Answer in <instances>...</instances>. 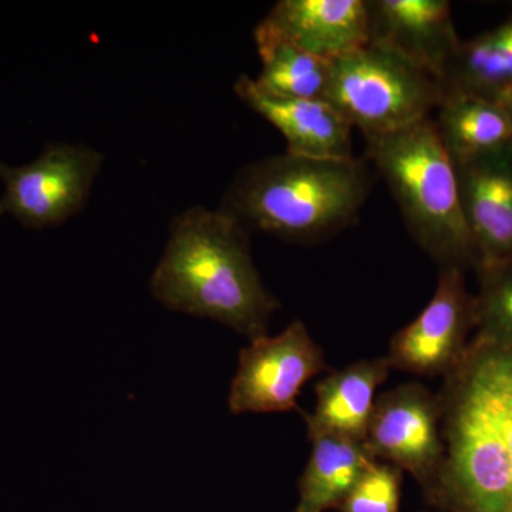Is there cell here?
I'll list each match as a JSON object with an SVG mask.
<instances>
[{
	"label": "cell",
	"mask_w": 512,
	"mask_h": 512,
	"mask_svg": "<svg viewBox=\"0 0 512 512\" xmlns=\"http://www.w3.org/2000/svg\"><path fill=\"white\" fill-rule=\"evenodd\" d=\"M151 292L171 311L217 320L251 340L266 336L279 308L256 271L247 229L202 207L171 222Z\"/></svg>",
	"instance_id": "1"
},
{
	"label": "cell",
	"mask_w": 512,
	"mask_h": 512,
	"mask_svg": "<svg viewBox=\"0 0 512 512\" xmlns=\"http://www.w3.org/2000/svg\"><path fill=\"white\" fill-rule=\"evenodd\" d=\"M437 396L444 463L430 503L441 512H512L494 343L474 336L463 360L444 377Z\"/></svg>",
	"instance_id": "2"
},
{
	"label": "cell",
	"mask_w": 512,
	"mask_h": 512,
	"mask_svg": "<svg viewBox=\"0 0 512 512\" xmlns=\"http://www.w3.org/2000/svg\"><path fill=\"white\" fill-rule=\"evenodd\" d=\"M369 188V171L356 158L320 160L286 151L244 168L220 210L245 229L318 241L355 224Z\"/></svg>",
	"instance_id": "3"
},
{
	"label": "cell",
	"mask_w": 512,
	"mask_h": 512,
	"mask_svg": "<svg viewBox=\"0 0 512 512\" xmlns=\"http://www.w3.org/2000/svg\"><path fill=\"white\" fill-rule=\"evenodd\" d=\"M367 157L389 185L410 234L441 269H477L456 165L433 119L369 138Z\"/></svg>",
	"instance_id": "4"
},
{
	"label": "cell",
	"mask_w": 512,
	"mask_h": 512,
	"mask_svg": "<svg viewBox=\"0 0 512 512\" xmlns=\"http://www.w3.org/2000/svg\"><path fill=\"white\" fill-rule=\"evenodd\" d=\"M443 99L437 77L372 43L332 60L326 101L366 140L429 119Z\"/></svg>",
	"instance_id": "5"
},
{
	"label": "cell",
	"mask_w": 512,
	"mask_h": 512,
	"mask_svg": "<svg viewBox=\"0 0 512 512\" xmlns=\"http://www.w3.org/2000/svg\"><path fill=\"white\" fill-rule=\"evenodd\" d=\"M101 167L99 151L64 143L47 144L37 160L22 167L0 163V208L23 227H57L83 210Z\"/></svg>",
	"instance_id": "6"
},
{
	"label": "cell",
	"mask_w": 512,
	"mask_h": 512,
	"mask_svg": "<svg viewBox=\"0 0 512 512\" xmlns=\"http://www.w3.org/2000/svg\"><path fill=\"white\" fill-rule=\"evenodd\" d=\"M365 446L375 460L412 474L429 500L444 463L439 396L409 382L377 397Z\"/></svg>",
	"instance_id": "7"
},
{
	"label": "cell",
	"mask_w": 512,
	"mask_h": 512,
	"mask_svg": "<svg viewBox=\"0 0 512 512\" xmlns=\"http://www.w3.org/2000/svg\"><path fill=\"white\" fill-rule=\"evenodd\" d=\"M326 369L325 353L299 320L274 336L251 340L239 353L229 390L232 414L298 409L302 387Z\"/></svg>",
	"instance_id": "8"
},
{
	"label": "cell",
	"mask_w": 512,
	"mask_h": 512,
	"mask_svg": "<svg viewBox=\"0 0 512 512\" xmlns=\"http://www.w3.org/2000/svg\"><path fill=\"white\" fill-rule=\"evenodd\" d=\"M473 329L474 295L468 292L464 272L441 269L429 305L393 336L387 359L402 372L446 377L466 355Z\"/></svg>",
	"instance_id": "9"
},
{
	"label": "cell",
	"mask_w": 512,
	"mask_h": 512,
	"mask_svg": "<svg viewBox=\"0 0 512 512\" xmlns=\"http://www.w3.org/2000/svg\"><path fill=\"white\" fill-rule=\"evenodd\" d=\"M256 46L286 43L322 59H338L369 42L363 0H281L254 32Z\"/></svg>",
	"instance_id": "10"
},
{
	"label": "cell",
	"mask_w": 512,
	"mask_h": 512,
	"mask_svg": "<svg viewBox=\"0 0 512 512\" xmlns=\"http://www.w3.org/2000/svg\"><path fill=\"white\" fill-rule=\"evenodd\" d=\"M369 42L383 47L443 82L461 39L447 0H372Z\"/></svg>",
	"instance_id": "11"
},
{
	"label": "cell",
	"mask_w": 512,
	"mask_h": 512,
	"mask_svg": "<svg viewBox=\"0 0 512 512\" xmlns=\"http://www.w3.org/2000/svg\"><path fill=\"white\" fill-rule=\"evenodd\" d=\"M454 165L476 272L512 261V144Z\"/></svg>",
	"instance_id": "12"
},
{
	"label": "cell",
	"mask_w": 512,
	"mask_h": 512,
	"mask_svg": "<svg viewBox=\"0 0 512 512\" xmlns=\"http://www.w3.org/2000/svg\"><path fill=\"white\" fill-rule=\"evenodd\" d=\"M235 93L284 136L288 153L320 160L355 158L353 127L328 101L269 96L248 76L239 77Z\"/></svg>",
	"instance_id": "13"
},
{
	"label": "cell",
	"mask_w": 512,
	"mask_h": 512,
	"mask_svg": "<svg viewBox=\"0 0 512 512\" xmlns=\"http://www.w3.org/2000/svg\"><path fill=\"white\" fill-rule=\"evenodd\" d=\"M387 356L359 360L316 383V404L305 413L308 434H333L365 443L376 392L390 375Z\"/></svg>",
	"instance_id": "14"
},
{
	"label": "cell",
	"mask_w": 512,
	"mask_h": 512,
	"mask_svg": "<svg viewBox=\"0 0 512 512\" xmlns=\"http://www.w3.org/2000/svg\"><path fill=\"white\" fill-rule=\"evenodd\" d=\"M308 437L311 456L299 478V503L293 512L338 510L353 485L377 460L362 441L333 434Z\"/></svg>",
	"instance_id": "15"
},
{
	"label": "cell",
	"mask_w": 512,
	"mask_h": 512,
	"mask_svg": "<svg viewBox=\"0 0 512 512\" xmlns=\"http://www.w3.org/2000/svg\"><path fill=\"white\" fill-rule=\"evenodd\" d=\"M436 111L437 133L454 164L512 144V117L503 101L451 93Z\"/></svg>",
	"instance_id": "16"
},
{
	"label": "cell",
	"mask_w": 512,
	"mask_h": 512,
	"mask_svg": "<svg viewBox=\"0 0 512 512\" xmlns=\"http://www.w3.org/2000/svg\"><path fill=\"white\" fill-rule=\"evenodd\" d=\"M441 84L444 96L464 93L501 101L512 89V16L474 39L461 40Z\"/></svg>",
	"instance_id": "17"
},
{
	"label": "cell",
	"mask_w": 512,
	"mask_h": 512,
	"mask_svg": "<svg viewBox=\"0 0 512 512\" xmlns=\"http://www.w3.org/2000/svg\"><path fill=\"white\" fill-rule=\"evenodd\" d=\"M258 47L262 69L255 86L269 96L292 100H325L332 62L286 43Z\"/></svg>",
	"instance_id": "18"
},
{
	"label": "cell",
	"mask_w": 512,
	"mask_h": 512,
	"mask_svg": "<svg viewBox=\"0 0 512 512\" xmlns=\"http://www.w3.org/2000/svg\"><path fill=\"white\" fill-rule=\"evenodd\" d=\"M477 275V335L500 345H512V261L480 269Z\"/></svg>",
	"instance_id": "19"
},
{
	"label": "cell",
	"mask_w": 512,
	"mask_h": 512,
	"mask_svg": "<svg viewBox=\"0 0 512 512\" xmlns=\"http://www.w3.org/2000/svg\"><path fill=\"white\" fill-rule=\"evenodd\" d=\"M403 471L392 464L375 461L353 485L340 512H399Z\"/></svg>",
	"instance_id": "20"
},
{
	"label": "cell",
	"mask_w": 512,
	"mask_h": 512,
	"mask_svg": "<svg viewBox=\"0 0 512 512\" xmlns=\"http://www.w3.org/2000/svg\"><path fill=\"white\" fill-rule=\"evenodd\" d=\"M497 348L498 377H500L501 414L505 440H507L508 457H510L512 478V345H500Z\"/></svg>",
	"instance_id": "21"
},
{
	"label": "cell",
	"mask_w": 512,
	"mask_h": 512,
	"mask_svg": "<svg viewBox=\"0 0 512 512\" xmlns=\"http://www.w3.org/2000/svg\"><path fill=\"white\" fill-rule=\"evenodd\" d=\"M501 101H503L505 106H507V109L508 111H510L512 117V99H510V97H507V99H503Z\"/></svg>",
	"instance_id": "22"
},
{
	"label": "cell",
	"mask_w": 512,
	"mask_h": 512,
	"mask_svg": "<svg viewBox=\"0 0 512 512\" xmlns=\"http://www.w3.org/2000/svg\"><path fill=\"white\" fill-rule=\"evenodd\" d=\"M507 97H510V99H512V89L510 90V92H508L507 94H505V96L503 97V99H507ZM501 99V100H503Z\"/></svg>",
	"instance_id": "23"
},
{
	"label": "cell",
	"mask_w": 512,
	"mask_h": 512,
	"mask_svg": "<svg viewBox=\"0 0 512 512\" xmlns=\"http://www.w3.org/2000/svg\"><path fill=\"white\" fill-rule=\"evenodd\" d=\"M2 214H3V211H2V208H0V215H2Z\"/></svg>",
	"instance_id": "24"
}]
</instances>
